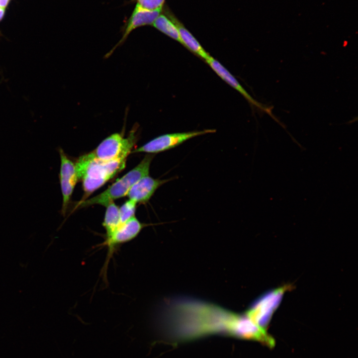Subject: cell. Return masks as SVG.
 Returning a JSON list of instances; mask_svg holds the SVG:
<instances>
[{
  "label": "cell",
  "instance_id": "6da1fadb",
  "mask_svg": "<svg viewBox=\"0 0 358 358\" xmlns=\"http://www.w3.org/2000/svg\"><path fill=\"white\" fill-rule=\"evenodd\" d=\"M163 318L171 337L183 341L215 334L233 336L238 314L208 302L180 298L166 303Z\"/></svg>",
  "mask_w": 358,
  "mask_h": 358
},
{
  "label": "cell",
  "instance_id": "7a4b0ae2",
  "mask_svg": "<svg viewBox=\"0 0 358 358\" xmlns=\"http://www.w3.org/2000/svg\"><path fill=\"white\" fill-rule=\"evenodd\" d=\"M137 140L136 128H134L125 138V142L118 157L109 161L97 159L92 152L80 156L75 163L78 180L82 181L84 201L95 190L113 178L125 167L127 158L131 152Z\"/></svg>",
  "mask_w": 358,
  "mask_h": 358
},
{
  "label": "cell",
  "instance_id": "3957f363",
  "mask_svg": "<svg viewBox=\"0 0 358 358\" xmlns=\"http://www.w3.org/2000/svg\"><path fill=\"white\" fill-rule=\"evenodd\" d=\"M154 156L148 155L124 176L117 179L107 189L93 197L80 201L76 208L98 204L106 206L114 200L127 195L132 185L141 178L149 175L150 167Z\"/></svg>",
  "mask_w": 358,
  "mask_h": 358
},
{
  "label": "cell",
  "instance_id": "277c9868",
  "mask_svg": "<svg viewBox=\"0 0 358 358\" xmlns=\"http://www.w3.org/2000/svg\"><path fill=\"white\" fill-rule=\"evenodd\" d=\"M290 285H285L269 291L252 303L246 314L261 328H266L283 296Z\"/></svg>",
  "mask_w": 358,
  "mask_h": 358
},
{
  "label": "cell",
  "instance_id": "5b68a950",
  "mask_svg": "<svg viewBox=\"0 0 358 358\" xmlns=\"http://www.w3.org/2000/svg\"><path fill=\"white\" fill-rule=\"evenodd\" d=\"M147 226L140 222L135 216L122 224L111 235L105 238L100 246H106L107 254L101 271L104 280L107 281V270L109 263L116 249L120 245L136 238L142 229Z\"/></svg>",
  "mask_w": 358,
  "mask_h": 358
},
{
  "label": "cell",
  "instance_id": "8992f818",
  "mask_svg": "<svg viewBox=\"0 0 358 358\" xmlns=\"http://www.w3.org/2000/svg\"><path fill=\"white\" fill-rule=\"evenodd\" d=\"M215 132L216 130L214 129H205L162 135L136 149L133 151V153L144 152L155 154L164 152L174 148L192 138Z\"/></svg>",
  "mask_w": 358,
  "mask_h": 358
},
{
  "label": "cell",
  "instance_id": "52a82bcc",
  "mask_svg": "<svg viewBox=\"0 0 358 358\" xmlns=\"http://www.w3.org/2000/svg\"><path fill=\"white\" fill-rule=\"evenodd\" d=\"M59 153L61 160L59 179L63 196L61 212L65 216L78 179L75 163L68 157L62 148H59Z\"/></svg>",
  "mask_w": 358,
  "mask_h": 358
},
{
  "label": "cell",
  "instance_id": "ba28073f",
  "mask_svg": "<svg viewBox=\"0 0 358 358\" xmlns=\"http://www.w3.org/2000/svg\"><path fill=\"white\" fill-rule=\"evenodd\" d=\"M205 61L223 80L241 93L252 105L256 107L262 112L268 113L275 121L279 122V121L272 114L271 108L254 99L242 87L236 79L219 62L210 56Z\"/></svg>",
  "mask_w": 358,
  "mask_h": 358
},
{
  "label": "cell",
  "instance_id": "9c48e42d",
  "mask_svg": "<svg viewBox=\"0 0 358 358\" xmlns=\"http://www.w3.org/2000/svg\"><path fill=\"white\" fill-rule=\"evenodd\" d=\"M171 180L172 179H159L149 175L144 176L132 185L127 195L137 203L146 202L160 186Z\"/></svg>",
  "mask_w": 358,
  "mask_h": 358
},
{
  "label": "cell",
  "instance_id": "30bf717a",
  "mask_svg": "<svg viewBox=\"0 0 358 358\" xmlns=\"http://www.w3.org/2000/svg\"><path fill=\"white\" fill-rule=\"evenodd\" d=\"M162 8L155 10H149L136 4L129 18L121 40L106 55L110 56L116 47L122 44L128 35L135 29L144 25L153 24L157 17L161 13Z\"/></svg>",
  "mask_w": 358,
  "mask_h": 358
},
{
  "label": "cell",
  "instance_id": "8fae6325",
  "mask_svg": "<svg viewBox=\"0 0 358 358\" xmlns=\"http://www.w3.org/2000/svg\"><path fill=\"white\" fill-rule=\"evenodd\" d=\"M125 139L122 134L113 133L105 138L92 152L97 159L101 161L114 160L121 152Z\"/></svg>",
  "mask_w": 358,
  "mask_h": 358
},
{
  "label": "cell",
  "instance_id": "7c38bea8",
  "mask_svg": "<svg viewBox=\"0 0 358 358\" xmlns=\"http://www.w3.org/2000/svg\"><path fill=\"white\" fill-rule=\"evenodd\" d=\"M166 12L168 17L176 25L178 29L180 43L205 61L207 60L210 55L203 48L196 38L170 11L167 10Z\"/></svg>",
  "mask_w": 358,
  "mask_h": 358
},
{
  "label": "cell",
  "instance_id": "4fadbf2b",
  "mask_svg": "<svg viewBox=\"0 0 358 358\" xmlns=\"http://www.w3.org/2000/svg\"><path fill=\"white\" fill-rule=\"evenodd\" d=\"M106 207L102 225L106 231V238L111 235L121 225L119 207L113 201Z\"/></svg>",
  "mask_w": 358,
  "mask_h": 358
},
{
  "label": "cell",
  "instance_id": "5bb4252c",
  "mask_svg": "<svg viewBox=\"0 0 358 358\" xmlns=\"http://www.w3.org/2000/svg\"><path fill=\"white\" fill-rule=\"evenodd\" d=\"M152 25L161 32L180 43L179 34L177 27L165 15L160 14Z\"/></svg>",
  "mask_w": 358,
  "mask_h": 358
},
{
  "label": "cell",
  "instance_id": "9a60e30c",
  "mask_svg": "<svg viewBox=\"0 0 358 358\" xmlns=\"http://www.w3.org/2000/svg\"><path fill=\"white\" fill-rule=\"evenodd\" d=\"M136 204L135 201L129 199L119 208L121 225L135 216Z\"/></svg>",
  "mask_w": 358,
  "mask_h": 358
},
{
  "label": "cell",
  "instance_id": "2e32d148",
  "mask_svg": "<svg viewBox=\"0 0 358 358\" xmlns=\"http://www.w3.org/2000/svg\"><path fill=\"white\" fill-rule=\"evenodd\" d=\"M164 1L165 0H137V4L147 9L155 10L162 8Z\"/></svg>",
  "mask_w": 358,
  "mask_h": 358
},
{
  "label": "cell",
  "instance_id": "e0dca14e",
  "mask_svg": "<svg viewBox=\"0 0 358 358\" xmlns=\"http://www.w3.org/2000/svg\"><path fill=\"white\" fill-rule=\"evenodd\" d=\"M10 0H0V7L5 9Z\"/></svg>",
  "mask_w": 358,
  "mask_h": 358
},
{
  "label": "cell",
  "instance_id": "ac0fdd59",
  "mask_svg": "<svg viewBox=\"0 0 358 358\" xmlns=\"http://www.w3.org/2000/svg\"><path fill=\"white\" fill-rule=\"evenodd\" d=\"M5 9L4 8L0 7V21H1L4 16Z\"/></svg>",
  "mask_w": 358,
  "mask_h": 358
}]
</instances>
